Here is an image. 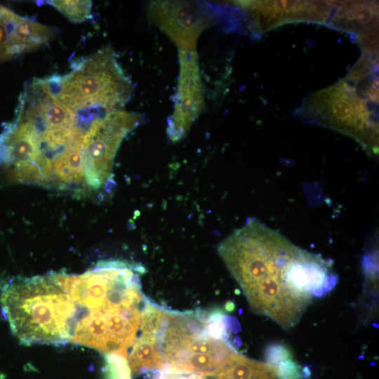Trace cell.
Here are the masks:
<instances>
[{
  "label": "cell",
  "mask_w": 379,
  "mask_h": 379,
  "mask_svg": "<svg viewBox=\"0 0 379 379\" xmlns=\"http://www.w3.org/2000/svg\"><path fill=\"white\" fill-rule=\"evenodd\" d=\"M142 121L139 114L119 109L89 123L81 142L84 182L88 188L102 189L111 182L114 161L121 143Z\"/></svg>",
  "instance_id": "cell-6"
},
{
  "label": "cell",
  "mask_w": 379,
  "mask_h": 379,
  "mask_svg": "<svg viewBox=\"0 0 379 379\" xmlns=\"http://www.w3.org/2000/svg\"><path fill=\"white\" fill-rule=\"evenodd\" d=\"M105 379H132L131 371L125 358L117 355H106Z\"/></svg>",
  "instance_id": "cell-15"
},
{
  "label": "cell",
  "mask_w": 379,
  "mask_h": 379,
  "mask_svg": "<svg viewBox=\"0 0 379 379\" xmlns=\"http://www.w3.org/2000/svg\"><path fill=\"white\" fill-rule=\"evenodd\" d=\"M0 171L15 182L54 187L51 163L39 135L29 124L4 123L0 133Z\"/></svg>",
  "instance_id": "cell-7"
},
{
  "label": "cell",
  "mask_w": 379,
  "mask_h": 379,
  "mask_svg": "<svg viewBox=\"0 0 379 379\" xmlns=\"http://www.w3.org/2000/svg\"><path fill=\"white\" fill-rule=\"evenodd\" d=\"M68 19L74 22H81L91 17V1H48Z\"/></svg>",
  "instance_id": "cell-14"
},
{
  "label": "cell",
  "mask_w": 379,
  "mask_h": 379,
  "mask_svg": "<svg viewBox=\"0 0 379 379\" xmlns=\"http://www.w3.org/2000/svg\"><path fill=\"white\" fill-rule=\"evenodd\" d=\"M234 4L248 15L250 27L257 34L291 22L326 24L333 8L332 1H239Z\"/></svg>",
  "instance_id": "cell-10"
},
{
  "label": "cell",
  "mask_w": 379,
  "mask_h": 379,
  "mask_svg": "<svg viewBox=\"0 0 379 379\" xmlns=\"http://www.w3.org/2000/svg\"><path fill=\"white\" fill-rule=\"evenodd\" d=\"M8 44L13 58L43 47L53 39L58 30L20 16L9 10Z\"/></svg>",
  "instance_id": "cell-11"
},
{
  "label": "cell",
  "mask_w": 379,
  "mask_h": 379,
  "mask_svg": "<svg viewBox=\"0 0 379 379\" xmlns=\"http://www.w3.org/2000/svg\"><path fill=\"white\" fill-rule=\"evenodd\" d=\"M179 76L173 114L168 118L166 133L174 142L180 141L204 108V87L196 50L178 48Z\"/></svg>",
  "instance_id": "cell-9"
},
{
  "label": "cell",
  "mask_w": 379,
  "mask_h": 379,
  "mask_svg": "<svg viewBox=\"0 0 379 379\" xmlns=\"http://www.w3.org/2000/svg\"><path fill=\"white\" fill-rule=\"evenodd\" d=\"M333 9L326 23L357 36L378 25V4L372 1H333Z\"/></svg>",
  "instance_id": "cell-12"
},
{
  "label": "cell",
  "mask_w": 379,
  "mask_h": 379,
  "mask_svg": "<svg viewBox=\"0 0 379 379\" xmlns=\"http://www.w3.org/2000/svg\"><path fill=\"white\" fill-rule=\"evenodd\" d=\"M218 253L251 310L284 328L338 281L332 263L293 244L255 218L224 239Z\"/></svg>",
  "instance_id": "cell-1"
},
{
  "label": "cell",
  "mask_w": 379,
  "mask_h": 379,
  "mask_svg": "<svg viewBox=\"0 0 379 379\" xmlns=\"http://www.w3.org/2000/svg\"><path fill=\"white\" fill-rule=\"evenodd\" d=\"M149 20L179 48L196 50L204 29L215 22L211 9L192 1H153Z\"/></svg>",
  "instance_id": "cell-8"
},
{
  "label": "cell",
  "mask_w": 379,
  "mask_h": 379,
  "mask_svg": "<svg viewBox=\"0 0 379 379\" xmlns=\"http://www.w3.org/2000/svg\"><path fill=\"white\" fill-rule=\"evenodd\" d=\"M144 272L136 263L105 260L84 274H70L65 288L76 307L70 342L126 359L149 300L141 289Z\"/></svg>",
  "instance_id": "cell-2"
},
{
  "label": "cell",
  "mask_w": 379,
  "mask_h": 379,
  "mask_svg": "<svg viewBox=\"0 0 379 379\" xmlns=\"http://www.w3.org/2000/svg\"><path fill=\"white\" fill-rule=\"evenodd\" d=\"M46 79L57 98L77 114L92 109L104 114L121 109L133 91L132 81L110 46L75 62L70 72Z\"/></svg>",
  "instance_id": "cell-3"
},
{
  "label": "cell",
  "mask_w": 379,
  "mask_h": 379,
  "mask_svg": "<svg viewBox=\"0 0 379 379\" xmlns=\"http://www.w3.org/2000/svg\"><path fill=\"white\" fill-rule=\"evenodd\" d=\"M347 79L310 95L298 109L299 116L355 139L371 153L378 149L376 110Z\"/></svg>",
  "instance_id": "cell-4"
},
{
  "label": "cell",
  "mask_w": 379,
  "mask_h": 379,
  "mask_svg": "<svg viewBox=\"0 0 379 379\" xmlns=\"http://www.w3.org/2000/svg\"><path fill=\"white\" fill-rule=\"evenodd\" d=\"M15 120L35 129L51 164L67 147L81 141L86 129L81 127L78 114L53 93L46 79L34 78L26 84Z\"/></svg>",
  "instance_id": "cell-5"
},
{
  "label": "cell",
  "mask_w": 379,
  "mask_h": 379,
  "mask_svg": "<svg viewBox=\"0 0 379 379\" xmlns=\"http://www.w3.org/2000/svg\"><path fill=\"white\" fill-rule=\"evenodd\" d=\"M267 364L273 366L279 379H303L309 375L293 358L288 347L281 343L270 345L265 352Z\"/></svg>",
  "instance_id": "cell-13"
}]
</instances>
